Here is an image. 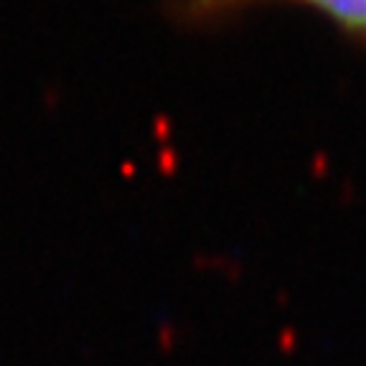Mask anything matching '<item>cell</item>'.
<instances>
[{
  "label": "cell",
  "mask_w": 366,
  "mask_h": 366,
  "mask_svg": "<svg viewBox=\"0 0 366 366\" xmlns=\"http://www.w3.org/2000/svg\"><path fill=\"white\" fill-rule=\"evenodd\" d=\"M249 3H260V0H186V6L194 16H221V13L244 8ZM288 3H300V6L320 13L325 16V21L338 26L346 36L366 43V0H288Z\"/></svg>",
  "instance_id": "6da1fadb"
}]
</instances>
